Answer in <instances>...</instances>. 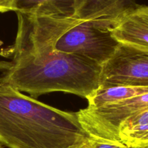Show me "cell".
<instances>
[{
  "label": "cell",
  "instance_id": "1",
  "mask_svg": "<svg viewBox=\"0 0 148 148\" xmlns=\"http://www.w3.org/2000/svg\"><path fill=\"white\" fill-rule=\"evenodd\" d=\"M18 31L12 46L3 49L0 84L34 97L55 92L87 98L99 87L102 66L74 54L55 50L57 39L74 21L16 12Z\"/></svg>",
  "mask_w": 148,
  "mask_h": 148
},
{
  "label": "cell",
  "instance_id": "2",
  "mask_svg": "<svg viewBox=\"0 0 148 148\" xmlns=\"http://www.w3.org/2000/svg\"><path fill=\"white\" fill-rule=\"evenodd\" d=\"M77 112L0 84V143L9 148H77L90 139Z\"/></svg>",
  "mask_w": 148,
  "mask_h": 148
},
{
  "label": "cell",
  "instance_id": "3",
  "mask_svg": "<svg viewBox=\"0 0 148 148\" xmlns=\"http://www.w3.org/2000/svg\"><path fill=\"white\" fill-rule=\"evenodd\" d=\"M119 45L110 29L101 23L75 18L57 39L54 48L59 52L82 56L102 66Z\"/></svg>",
  "mask_w": 148,
  "mask_h": 148
},
{
  "label": "cell",
  "instance_id": "4",
  "mask_svg": "<svg viewBox=\"0 0 148 148\" xmlns=\"http://www.w3.org/2000/svg\"><path fill=\"white\" fill-rule=\"evenodd\" d=\"M147 109L146 93L100 108L87 107L77 113L81 124L91 138L120 141L118 131L121 123L129 116Z\"/></svg>",
  "mask_w": 148,
  "mask_h": 148
},
{
  "label": "cell",
  "instance_id": "5",
  "mask_svg": "<svg viewBox=\"0 0 148 148\" xmlns=\"http://www.w3.org/2000/svg\"><path fill=\"white\" fill-rule=\"evenodd\" d=\"M113 85L148 87V51L120 44L102 66L99 79V86Z\"/></svg>",
  "mask_w": 148,
  "mask_h": 148
},
{
  "label": "cell",
  "instance_id": "6",
  "mask_svg": "<svg viewBox=\"0 0 148 148\" xmlns=\"http://www.w3.org/2000/svg\"><path fill=\"white\" fill-rule=\"evenodd\" d=\"M110 31L120 44L148 51V6L138 5L124 12Z\"/></svg>",
  "mask_w": 148,
  "mask_h": 148
},
{
  "label": "cell",
  "instance_id": "7",
  "mask_svg": "<svg viewBox=\"0 0 148 148\" xmlns=\"http://www.w3.org/2000/svg\"><path fill=\"white\" fill-rule=\"evenodd\" d=\"M137 5L135 0H74L73 17L98 21L111 29L124 12Z\"/></svg>",
  "mask_w": 148,
  "mask_h": 148
},
{
  "label": "cell",
  "instance_id": "8",
  "mask_svg": "<svg viewBox=\"0 0 148 148\" xmlns=\"http://www.w3.org/2000/svg\"><path fill=\"white\" fill-rule=\"evenodd\" d=\"M14 12L37 16L70 18L74 0H14Z\"/></svg>",
  "mask_w": 148,
  "mask_h": 148
},
{
  "label": "cell",
  "instance_id": "9",
  "mask_svg": "<svg viewBox=\"0 0 148 148\" xmlns=\"http://www.w3.org/2000/svg\"><path fill=\"white\" fill-rule=\"evenodd\" d=\"M119 139L129 148H148V109L129 116L119 126Z\"/></svg>",
  "mask_w": 148,
  "mask_h": 148
},
{
  "label": "cell",
  "instance_id": "10",
  "mask_svg": "<svg viewBox=\"0 0 148 148\" xmlns=\"http://www.w3.org/2000/svg\"><path fill=\"white\" fill-rule=\"evenodd\" d=\"M146 93H148V87L123 85L99 86L87 98V107L92 108H100L123 102Z\"/></svg>",
  "mask_w": 148,
  "mask_h": 148
},
{
  "label": "cell",
  "instance_id": "11",
  "mask_svg": "<svg viewBox=\"0 0 148 148\" xmlns=\"http://www.w3.org/2000/svg\"><path fill=\"white\" fill-rule=\"evenodd\" d=\"M89 148H129L120 141L90 138Z\"/></svg>",
  "mask_w": 148,
  "mask_h": 148
},
{
  "label": "cell",
  "instance_id": "12",
  "mask_svg": "<svg viewBox=\"0 0 148 148\" xmlns=\"http://www.w3.org/2000/svg\"><path fill=\"white\" fill-rule=\"evenodd\" d=\"M14 11V0H0V12Z\"/></svg>",
  "mask_w": 148,
  "mask_h": 148
},
{
  "label": "cell",
  "instance_id": "13",
  "mask_svg": "<svg viewBox=\"0 0 148 148\" xmlns=\"http://www.w3.org/2000/svg\"><path fill=\"white\" fill-rule=\"evenodd\" d=\"M77 148H89V140H87L86 142H85L84 143H83L82 145H81L80 146L78 147Z\"/></svg>",
  "mask_w": 148,
  "mask_h": 148
},
{
  "label": "cell",
  "instance_id": "14",
  "mask_svg": "<svg viewBox=\"0 0 148 148\" xmlns=\"http://www.w3.org/2000/svg\"><path fill=\"white\" fill-rule=\"evenodd\" d=\"M0 148H2V144L0 143Z\"/></svg>",
  "mask_w": 148,
  "mask_h": 148
}]
</instances>
